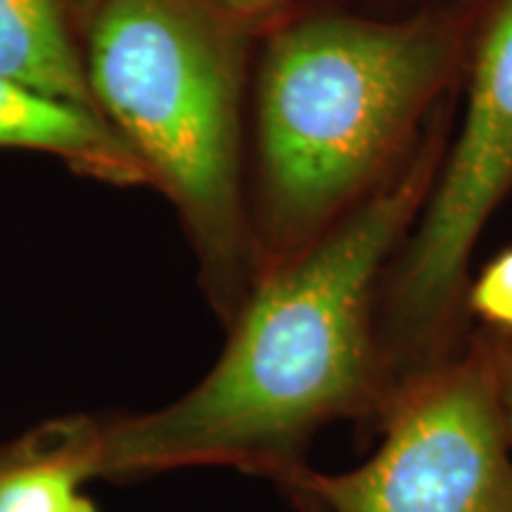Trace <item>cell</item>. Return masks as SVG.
Returning a JSON list of instances; mask_svg holds the SVG:
<instances>
[{"mask_svg": "<svg viewBox=\"0 0 512 512\" xmlns=\"http://www.w3.org/2000/svg\"><path fill=\"white\" fill-rule=\"evenodd\" d=\"M211 3L221 5V8H230V10H259L271 5L273 0H211Z\"/></svg>", "mask_w": 512, "mask_h": 512, "instance_id": "11", "label": "cell"}, {"mask_svg": "<svg viewBox=\"0 0 512 512\" xmlns=\"http://www.w3.org/2000/svg\"><path fill=\"white\" fill-rule=\"evenodd\" d=\"M430 169L418 162L264 273L200 384L169 406L93 420V479L181 467H235L280 489L309 470L311 439L337 420L380 418L384 380L375 283L415 211Z\"/></svg>", "mask_w": 512, "mask_h": 512, "instance_id": "1", "label": "cell"}, {"mask_svg": "<svg viewBox=\"0 0 512 512\" xmlns=\"http://www.w3.org/2000/svg\"><path fill=\"white\" fill-rule=\"evenodd\" d=\"M467 309L484 320L489 332L512 339V247L479 273L467 294Z\"/></svg>", "mask_w": 512, "mask_h": 512, "instance_id": "9", "label": "cell"}, {"mask_svg": "<svg viewBox=\"0 0 512 512\" xmlns=\"http://www.w3.org/2000/svg\"><path fill=\"white\" fill-rule=\"evenodd\" d=\"M512 181V0L486 29L456 152L408 242L377 320L389 396L465 347L460 302L475 240Z\"/></svg>", "mask_w": 512, "mask_h": 512, "instance_id": "5", "label": "cell"}, {"mask_svg": "<svg viewBox=\"0 0 512 512\" xmlns=\"http://www.w3.org/2000/svg\"><path fill=\"white\" fill-rule=\"evenodd\" d=\"M91 91L136 157L181 204L230 297L249 259L238 195L235 72L202 0H110L91 46Z\"/></svg>", "mask_w": 512, "mask_h": 512, "instance_id": "3", "label": "cell"}, {"mask_svg": "<svg viewBox=\"0 0 512 512\" xmlns=\"http://www.w3.org/2000/svg\"><path fill=\"white\" fill-rule=\"evenodd\" d=\"M91 422L55 420L0 448V512H98L81 491L93 479Z\"/></svg>", "mask_w": 512, "mask_h": 512, "instance_id": "6", "label": "cell"}, {"mask_svg": "<svg viewBox=\"0 0 512 512\" xmlns=\"http://www.w3.org/2000/svg\"><path fill=\"white\" fill-rule=\"evenodd\" d=\"M382 441L347 472L306 470L304 512H512V448L489 337L408 377L380 413Z\"/></svg>", "mask_w": 512, "mask_h": 512, "instance_id": "4", "label": "cell"}, {"mask_svg": "<svg viewBox=\"0 0 512 512\" xmlns=\"http://www.w3.org/2000/svg\"><path fill=\"white\" fill-rule=\"evenodd\" d=\"M0 79L91 110V83L57 0H0Z\"/></svg>", "mask_w": 512, "mask_h": 512, "instance_id": "8", "label": "cell"}, {"mask_svg": "<svg viewBox=\"0 0 512 512\" xmlns=\"http://www.w3.org/2000/svg\"><path fill=\"white\" fill-rule=\"evenodd\" d=\"M486 337H489L491 351H494L503 420H505V430H508V439L512 448V339L496 335V332H486Z\"/></svg>", "mask_w": 512, "mask_h": 512, "instance_id": "10", "label": "cell"}, {"mask_svg": "<svg viewBox=\"0 0 512 512\" xmlns=\"http://www.w3.org/2000/svg\"><path fill=\"white\" fill-rule=\"evenodd\" d=\"M0 145L41 147L110 178L140 176L136 152L110 133L88 107L36 93L0 79Z\"/></svg>", "mask_w": 512, "mask_h": 512, "instance_id": "7", "label": "cell"}, {"mask_svg": "<svg viewBox=\"0 0 512 512\" xmlns=\"http://www.w3.org/2000/svg\"><path fill=\"white\" fill-rule=\"evenodd\" d=\"M448 50L434 19L318 17L273 43L261 93L271 268L356 200L434 91Z\"/></svg>", "mask_w": 512, "mask_h": 512, "instance_id": "2", "label": "cell"}]
</instances>
